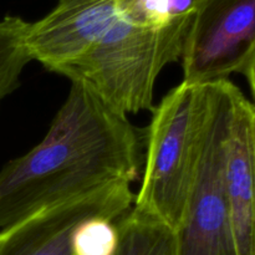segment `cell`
Here are the masks:
<instances>
[{"instance_id": "6da1fadb", "label": "cell", "mask_w": 255, "mask_h": 255, "mask_svg": "<svg viewBox=\"0 0 255 255\" xmlns=\"http://www.w3.org/2000/svg\"><path fill=\"white\" fill-rule=\"evenodd\" d=\"M141 168L128 117L71 81L44 138L0 171V231L111 184H132Z\"/></svg>"}, {"instance_id": "3957f363", "label": "cell", "mask_w": 255, "mask_h": 255, "mask_svg": "<svg viewBox=\"0 0 255 255\" xmlns=\"http://www.w3.org/2000/svg\"><path fill=\"white\" fill-rule=\"evenodd\" d=\"M192 15L161 27L139 26L120 16L62 76L84 84L124 116L153 110L154 85L167 65L181 60Z\"/></svg>"}, {"instance_id": "7a4b0ae2", "label": "cell", "mask_w": 255, "mask_h": 255, "mask_svg": "<svg viewBox=\"0 0 255 255\" xmlns=\"http://www.w3.org/2000/svg\"><path fill=\"white\" fill-rule=\"evenodd\" d=\"M211 106L208 85L181 82L156 107L132 209L176 231L198 171Z\"/></svg>"}, {"instance_id": "4fadbf2b", "label": "cell", "mask_w": 255, "mask_h": 255, "mask_svg": "<svg viewBox=\"0 0 255 255\" xmlns=\"http://www.w3.org/2000/svg\"><path fill=\"white\" fill-rule=\"evenodd\" d=\"M203 0H169V19L189 16Z\"/></svg>"}, {"instance_id": "277c9868", "label": "cell", "mask_w": 255, "mask_h": 255, "mask_svg": "<svg viewBox=\"0 0 255 255\" xmlns=\"http://www.w3.org/2000/svg\"><path fill=\"white\" fill-rule=\"evenodd\" d=\"M211 106L198 171L178 228L176 255H237L226 188V163L241 90L229 80L209 84Z\"/></svg>"}, {"instance_id": "5b68a950", "label": "cell", "mask_w": 255, "mask_h": 255, "mask_svg": "<svg viewBox=\"0 0 255 255\" xmlns=\"http://www.w3.org/2000/svg\"><path fill=\"white\" fill-rule=\"evenodd\" d=\"M255 54V0H203L181 55L183 80L208 85L243 74Z\"/></svg>"}, {"instance_id": "7c38bea8", "label": "cell", "mask_w": 255, "mask_h": 255, "mask_svg": "<svg viewBox=\"0 0 255 255\" xmlns=\"http://www.w3.org/2000/svg\"><path fill=\"white\" fill-rule=\"evenodd\" d=\"M169 0H117L120 16L131 24L161 27L171 21Z\"/></svg>"}, {"instance_id": "30bf717a", "label": "cell", "mask_w": 255, "mask_h": 255, "mask_svg": "<svg viewBox=\"0 0 255 255\" xmlns=\"http://www.w3.org/2000/svg\"><path fill=\"white\" fill-rule=\"evenodd\" d=\"M29 24L19 16L0 20V100L17 86L22 70L32 61L26 46Z\"/></svg>"}, {"instance_id": "8fae6325", "label": "cell", "mask_w": 255, "mask_h": 255, "mask_svg": "<svg viewBox=\"0 0 255 255\" xmlns=\"http://www.w3.org/2000/svg\"><path fill=\"white\" fill-rule=\"evenodd\" d=\"M72 255H115L119 247L116 221L94 217L80 223L72 236Z\"/></svg>"}, {"instance_id": "52a82bcc", "label": "cell", "mask_w": 255, "mask_h": 255, "mask_svg": "<svg viewBox=\"0 0 255 255\" xmlns=\"http://www.w3.org/2000/svg\"><path fill=\"white\" fill-rule=\"evenodd\" d=\"M120 17L117 0H57L51 11L30 22L26 46L31 60L64 75Z\"/></svg>"}, {"instance_id": "5bb4252c", "label": "cell", "mask_w": 255, "mask_h": 255, "mask_svg": "<svg viewBox=\"0 0 255 255\" xmlns=\"http://www.w3.org/2000/svg\"><path fill=\"white\" fill-rule=\"evenodd\" d=\"M244 76L247 77V81H248L249 87H251V92L253 95V99H254V106H255V54L254 56L252 57L251 62L248 64L247 69L244 70L243 72Z\"/></svg>"}, {"instance_id": "ba28073f", "label": "cell", "mask_w": 255, "mask_h": 255, "mask_svg": "<svg viewBox=\"0 0 255 255\" xmlns=\"http://www.w3.org/2000/svg\"><path fill=\"white\" fill-rule=\"evenodd\" d=\"M226 188L237 255H255V106L237 99L228 142Z\"/></svg>"}, {"instance_id": "8992f818", "label": "cell", "mask_w": 255, "mask_h": 255, "mask_svg": "<svg viewBox=\"0 0 255 255\" xmlns=\"http://www.w3.org/2000/svg\"><path fill=\"white\" fill-rule=\"evenodd\" d=\"M129 183H115L74 201L45 209L0 231V255H72V236L94 217L119 221L132 208Z\"/></svg>"}, {"instance_id": "9c48e42d", "label": "cell", "mask_w": 255, "mask_h": 255, "mask_svg": "<svg viewBox=\"0 0 255 255\" xmlns=\"http://www.w3.org/2000/svg\"><path fill=\"white\" fill-rule=\"evenodd\" d=\"M116 224L119 247L115 255H176L174 232L166 224L132 208Z\"/></svg>"}]
</instances>
